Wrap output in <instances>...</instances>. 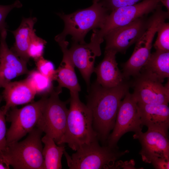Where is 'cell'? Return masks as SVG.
<instances>
[{
  "instance_id": "1",
  "label": "cell",
  "mask_w": 169,
  "mask_h": 169,
  "mask_svg": "<svg viewBox=\"0 0 169 169\" xmlns=\"http://www.w3.org/2000/svg\"><path fill=\"white\" fill-rule=\"evenodd\" d=\"M130 86L125 80L111 88L103 87L96 81L89 88L86 105L91 112L93 129L103 145H106L114 128L121 100Z\"/></svg>"
},
{
  "instance_id": "2",
  "label": "cell",
  "mask_w": 169,
  "mask_h": 169,
  "mask_svg": "<svg viewBox=\"0 0 169 169\" xmlns=\"http://www.w3.org/2000/svg\"><path fill=\"white\" fill-rule=\"evenodd\" d=\"M65 132L58 145L66 143L74 151L98 139L92 125L91 112L86 105L80 100L78 92H70Z\"/></svg>"
},
{
  "instance_id": "3",
  "label": "cell",
  "mask_w": 169,
  "mask_h": 169,
  "mask_svg": "<svg viewBox=\"0 0 169 169\" xmlns=\"http://www.w3.org/2000/svg\"><path fill=\"white\" fill-rule=\"evenodd\" d=\"M109 13L99 2L71 14L58 13L63 20L64 26L63 32L56 36L55 40L59 43L65 40L66 36L69 35L74 42L85 44L84 38L86 34L91 29L101 28Z\"/></svg>"
},
{
  "instance_id": "4",
  "label": "cell",
  "mask_w": 169,
  "mask_h": 169,
  "mask_svg": "<svg viewBox=\"0 0 169 169\" xmlns=\"http://www.w3.org/2000/svg\"><path fill=\"white\" fill-rule=\"evenodd\" d=\"M43 132L36 127L24 140L7 144L2 155L5 164L15 169H44Z\"/></svg>"
},
{
  "instance_id": "5",
  "label": "cell",
  "mask_w": 169,
  "mask_h": 169,
  "mask_svg": "<svg viewBox=\"0 0 169 169\" xmlns=\"http://www.w3.org/2000/svg\"><path fill=\"white\" fill-rule=\"evenodd\" d=\"M96 139L80 147L70 156L65 151L67 164L70 169H107L116 168L117 161L128 153V150L120 151L118 147L101 146Z\"/></svg>"
},
{
  "instance_id": "6",
  "label": "cell",
  "mask_w": 169,
  "mask_h": 169,
  "mask_svg": "<svg viewBox=\"0 0 169 169\" xmlns=\"http://www.w3.org/2000/svg\"><path fill=\"white\" fill-rule=\"evenodd\" d=\"M160 0H143L113 10L107 16L101 28L93 30L91 38L101 44L104 41L105 36L111 30L152 13L159 4Z\"/></svg>"
},
{
  "instance_id": "7",
  "label": "cell",
  "mask_w": 169,
  "mask_h": 169,
  "mask_svg": "<svg viewBox=\"0 0 169 169\" xmlns=\"http://www.w3.org/2000/svg\"><path fill=\"white\" fill-rule=\"evenodd\" d=\"M54 89L45 100L41 116L36 127L52 138L57 144L66 129L68 109L66 102L61 100V93Z\"/></svg>"
},
{
  "instance_id": "8",
  "label": "cell",
  "mask_w": 169,
  "mask_h": 169,
  "mask_svg": "<svg viewBox=\"0 0 169 169\" xmlns=\"http://www.w3.org/2000/svg\"><path fill=\"white\" fill-rule=\"evenodd\" d=\"M47 96L21 108L12 107L7 112L6 120L11 123L7 132V144L18 141L36 127Z\"/></svg>"
},
{
  "instance_id": "9",
  "label": "cell",
  "mask_w": 169,
  "mask_h": 169,
  "mask_svg": "<svg viewBox=\"0 0 169 169\" xmlns=\"http://www.w3.org/2000/svg\"><path fill=\"white\" fill-rule=\"evenodd\" d=\"M121 101L117 114L115 125L106 141V145L118 147L117 143L125 133L142 131L141 121L137 102L132 94L128 92Z\"/></svg>"
},
{
  "instance_id": "10",
  "label": "cell",
  "mask_w": 169,
  "mask_h": 169,
  "mask_svg": "<svg viewBox=\"0 0 169 169\" xmlns=\"http://www.w3.org/2000/svg\"><path fill=\"white\" fill-rule=\"evenodd\" d=\"M132 94L137 103L148 104L168 105L169 82L163 85L152 75L143 71L135 77Z\"/></svg>"
},
{
  "instance_id": "11",
  "label": "cell",
  "mask_w": 169,
  "mask_h": 169,
  "mask_svg": "<svg viewBox=\"0 0 169 169\" xmlns=\"http://www.w3.org/2000/svg\"><path fill=\"white\" fill-rule=\"evenodd\" d=\"M150 17L145 16L126 25L114 29L104 37L105 49L125 54L126 50L136 43L147 28Z\"/></svg>"
},
{
  "instance_id": "12",
  "label": "cell",
  "mask_w": 169,
  "mask_h": 169,
  "mask_svg": "<svg viewBox=\"0 0 169 169\" xmlns=\"http://www.w3.org/2000/svg\"><path fill=\"white\" fill-rule=\"evenodd\" d=\"M0 88L14 78L28 74L27 62L9 49L6 41L7 29L0 31Z\"/></svg>"
},
{
  "instance_id": "13",
  "label": "cell",
  "mask_w": 169,
  "mask_h": 169,
  "mask_svg": "<svg viewBox=\"0 0 169 169\" xmlns=\"http://www.w3.org/2000/svg\"><path fill=\"white\" fill-rule=\"evenodd\" d=\"M133 138L138 139L141 146L139 152L143 161L150 163L156 157L169 159V141L168 134L161 131L148 129L143 133H135Z\"/></svg>"
},
{
  "instance_id": "14",
  "label": "cell",
  "mask_w": 169,
  "mask_h": 169,
  "mask_svg": "<svg viewBox=\"0 0 169 169\" xmlns=\"http://www.w3.org/2000/svg\"><path fill=\"white\" fill-rule=\"evenodd\" d=\"M68 53L74 66L80 71L88 88L90 85V78L94 72L96 57L98 56L90 44H80L73 42L68 49Z\"/></svg>"
},
{
  "instance_id": "15",
  "label": "cell",
  "mask_w": 169,
  "mask_h": 169,
  "mask_svg": "<svg viewBox=\"0 0 169 169\" xmlns=\"http://www.w3.org/2000/svg\"><path fill=\"white\" fill-rule=\"evenodd\" d=\"M142 125L148 129L168 134L169 108L166 104L152 105L137 103Z\"/></svg>"
},
{
  "instance_id": "16",
  "label": "cell",
  "mask_w": 169,
  "mask_h": 169,
  "mask_svg": "<svg viewBox=\"0 0 169 169\" xmlns=\"http://www.w3.org/2000/svg\"><path fill=\"white\" fill-rule=\"evenodd\" d=\"M117 53L111 49H105L102 60L95 68L96 82L101 86L107 88L115 86L125 79L120 71L115 59Z\"/></svg>"
},
{
  "instance_id": "17",
  "label": "cell",
  "mask_w": 169,
  "mask_h": 169,
  "mask_svg": "<svg viewBox=\"0 0 169 169\" xmlns=\"http://www.w3.org/2000/svg\"><path fill=\"white\" fill-rule=\"evenodd\" d=\"M3 88L2 96L5 104L1 108L5 115L11 108L32 102L36 95L25 79L11 81Z\"/></svg>"
},
{
  "instance_id": "18",
  "label": "cell",
  "mask_w": 169,
  "mask_h": 169,
  "mask_svg": "<svg viewBox=\"0 0 169 169\" xmlns=\"http://www.w3.org/2000/svg\"><path fill=\"white\" fill-rule=\"evenodd\" d=\"M59 44L63 53V58L59 66L56 70L55 80L58 83L56 89L61 93L63 87L68 89L70 92H79L81 88L75 72V66L69 54V43L65 40Z\"/></svg>"
},
{
  "instance_id": "19",
  "label": "cell",
  "mask_w": 169,
  "mask_h": 169,
  "mask_svg": "<svg viewBox=\"0 0 169 169\" xmlns=\"http://www.w3.org/2000/svg\"><path fill=\"white\" fill-rule=\"evenodd\" d=\"M35 17L23 18L19 27L11 32L13 34L15 42L11 49L20 58L28 62L29 59L28 50L37 22Z\"/></svg>"
},
{
  "instance_id": "20",
  "label": "cell",
  "mask_w": 169,
  "mask_h": 169,
  "mask_svg": "<svg viewBox=\"0 0 169 169\" xmlns=\"http://www.w3.org/2000/svg\"><path fill=\"white\" fill-rule=\"evenodd\" d=\"M141 71L152 75L163 83L165 78L169 77V51L156 50L151 54Z\"/></svg>"
},
{
  "instance_id": "21",
  "label": "cell",
  "mask_w": 169,
  "mask_h": 169,
  "mask_svg": "<svg viewBox=\"0 0 169 169\" xmlns=\"http://www.w3.org/2000/svg\"><path fill=\"white\" fill-rule=\"evenodd\" d=\"M41 140L44 144L42 151L44 169H62L61 159L65 146L63 145L57 146L52 138L46 135Z\"/></svg>"
},
{
  "instance_id": "22",
  "label": "cell",
  "mask_w": 169,
  "mask_h": 169,
  "mask_svg": "<svg viewBox=\"0 0 169 169\" xmlns=\"http://www.w3.org/2000/svg\"><path fill=\"white\" fill-rule=\"evenodd\" d=\"M25 80L36 94L48 96L54 90L52 81L38 70L29 71Z\"/></svg>"
},
{
  "instance_id": "23",
  "label": "cell",
  "mask_w": 169,
  "mask_h": 169,
  "mask_svg": "<svg viewBox=\"0 0 169 169\" xmlns=\"http://www.w3.org/2000/svg\"><path fill=\"white\" fill-rule=\"evenodd\" d=\"M157 36L153 46L156 50L169 51V23L165 21L159 25Z\"/></svg>"
},
{
  "instance_id": "24",
  "label": "cell",
  "mask_w": 169,
  "mask_h": 169,
  "mask_svg": "<svg viewBox=\"0 0 169 169\" xmlns=\"http://www.w3.org/2000/svg\"><path fill=\"white\" fill-rule=\"evenodd\" d=\"M47 42L38 36L34 32L33 34L28 50L29 57L35 61L43 56L45 45Z\"/></svg>"
},
{
  "instance_id": "25",
  "label": "cell",
  "mask_w": 169,
  "mask_h": 169,
  "mask_svg": "<svg viewBox=\"0 0 169 169\" xmlns=\"http://www.w3.org/2000/svg\"><path fill=\"white\" fill-rule=\"evenodd\" d=\"M35 61L37 70L39 72L52 81L55 80L56 70L51 62L45 59L43 56Z\"/></svg>"
},
{
  "instance_id": "26",
  "label": "cell",
  "mask_w": 169,
  "mask_h": 169,
  "mask_svg": "<svg viewBox=\"0 0 169 169\" xmlns=\"http://www.w3.org/2000/svg\"><path fill=\"white\" fill-rule=\"evenodd\" d=\"M2 99V95H0V156H2L3 153L6 149L7 145L6 139L7 130L6 123V115L0 107Z\"/></svg>"
},
{
  "instance_id": "27",
  "label": "cell",
  "mask_w": 169,
  "mask_h": 169,
  "mask_svg": "<svg viewBox=\"0 0 169 169\" xmlns=\"http://www.w3.org/2000/svg\"><path fill=\"white\" fill-rule=\"evenodd\" d=\"M143 0H100V2L110 13L119 8L132 5Z\"/></svg>"
},
{
  "instance_id": "28",
  "label": "cell",
  "mask_w": 169,
  "mask_h": 169,
  "mask_svg": "<svg viewBox=\"0 0 169 169\" xmlns=\"http://www.w3.org/2000/svg\"><path fill=\"white\" fill-rule=\"evenodd\" d=\"M22 4L19 0L16 1L13 4L9 5H0V31L7 27L5 22L6 18L9 12L14 8H20Z\"/></svg>"
},
{
  "instance_id": "29",
  "label": "cell",
  "mask_w": 169,
  "mask_h": 169,
  "mask_svg": "<svg viewBox=\"0 0 169 169\" xmlns=\"http://www.w3.org/2000/svg\"><path fill=\"white\" fill-rule=\"evenodd\" d=\"M151 163L155 169H169V159L164 157H156L153 159Z\"/></svg>"
},
{
  "instance_id": "30",
  "label": "cell",
  "mask_w": 169,
  "mask_h": 169,
  "mask_svg": "<svg viewBox=\"0 0 169 169\" xmlns=\"http://www.w3.org/2000/svg\"><path fill=\"white\" fill-rule=\"evenodd\" d=\"M9 168V167L4 162L2 156H0V169H8Z\"/></svg>"
},
{
  "instance_id": "31",
  "label": "cell",
  "mask_w": 169,
  "mask_h": 169,
  "mask_svg": "<svg viewBox=\"0 0 169 169\" xmlns=\"http://www.w3.org/2000/svg\"><path fill=\"white\" fill-rule=\"evenodd\" d=\"M160 2L166 8L167 11L169 12V0H161Z\"/></svg>"
},
{
  "instance_id": "32",
  "label": "cell",
  "mask_w": 169,
  "mask_h": 169,
  "mask_svg": "<svg viewBox=\"0 0 169 169\" xmlns=\"http://www.w3.org/2000/svg\"><path fill=\"white\" fill-rule=\"evenodd\" d=\"M100 0H93V3H98L99 2Z\"/></svg>"
}]
</instances>
